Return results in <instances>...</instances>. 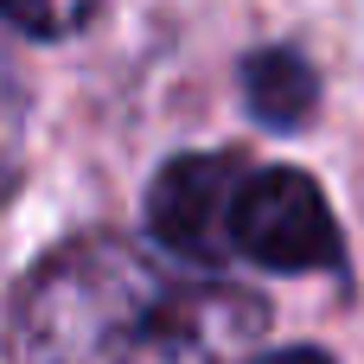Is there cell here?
Masks as SVG:
<instances>
[{
    "instance_id": "cell-1",
    "label": "cell",
    "mask_w": 364,
    "mask_h": 364,
    "mask_svg": "<svg viewBox=\"0 0 364 364\" xmlns=\"http://www.w3.org/2000/svg\"><path fill=\"white\" fill-rule=\"evenodd\" d=\"M269 301L179 269L128 237H77L26 269L6 307V364H250Z\"/></svg>"
},
{
    "instance_id": "cell-2",
    "label": "cell",
    "mask_w": 364,
    "mask_h": 364,
    "mask_svg": "<svg viewBox=\"0 0 364 364\" xmlns=\"http://www.w3.org/2000/svg\"><path fill=\"white\" fill-rule=\"evenodd\" d=\"M230 250L275 269V275H314V269H339V218L326 205V192L294 173V166H262L243 179L237 192V218H230Z\"/></svg>"
},
{
    "instance_id": "cell-3",
    "label": "cell",
    "mask_w": 364,
    "mask_h": 364,
    "mask_svg": "<svg viewBox=\"0 0 364 364\" xmlns=\"http://www.w3.org/2000/svg\"><path fill=\"white\" fill-rule=\"evenodd\" d=\"M243 179L250 173H243L237 154H179V160H166L154 192H147V224H154L160 250L186 256V262L230 256V218H237Z\"/></svg>"
},
{
    "instance_id": "cell-4",
    "label": "cell",
    "mask_w": 364,
    "mask_h": 364,
    "mask_svg": "<svg viewBox=\"0 0 364 364\" xmlns=\"http://www.w3.org/2000/svg\"><path fill=\"white\" fill-rule=\"evenodd\" d=\"M243 90H250L256 122H269V128H301V122L314 115V102H320L314 64H307L301 51H288V45L256 51V58L243 64Z\"/></svg>"
},
{
    "instance_id": "cell-5",
    "label": "cell",
    "mask_w": 364,
    "mask_h": 364,
    "mask_svg": "<svg viewBox=\"0 0 364 364\" xmlns=\"http://www.w3.org/2000/svg\"><path fill=\"white\" fill-rule=\"evenodd\" d=\"M26 173V90H19V64L0 45V205L19 192Z\"/></svg>"
},
{
    "instance_id": "cell-6",
    "label": "cell",
    "mask_w": 364,
    "mask_h": 364,
    "mask_svg": "<svg viewBox=\"0 0 364 364\" xmlns=\"http://www.w3.org/2000/svg\"><path fill=\"white\" fill-rule=\"evenodd\" d=\"M102 13V0H0V19L32 38H70Z\"/></svg>"
},
{
    "instance_id": "cell-7",
    "label": "cell",
    "mask_w": 364,
    "mask_h": 364,
    "mask_svg": "<svg viewBox=\"0 0 364 364\" xmlns=\"http://www.w3.org/2000/svg\"><path fill=\"white\" fill-rule=\"evenodd\" d=\"M250 364H333L320 346H282V352H256Z\"/></svg>"
}]
</instances>
